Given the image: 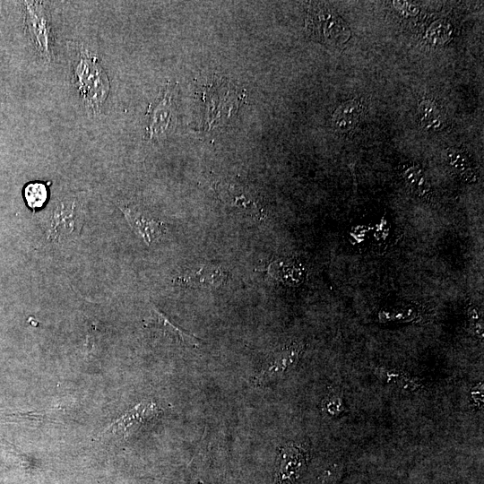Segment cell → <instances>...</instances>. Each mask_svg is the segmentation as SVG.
Wrapping results in <instances>:
<instances>
[{"mask_svg": "<svg viewBox=\"0 0 484 484\" xmlns=\"http://www.w3.org/2000/svg\"><path fill=\"white\" fill-rule=\"evenodd\" d=\"M48 195V187L42 182H31L23 188L24 200L32 211L41 208L47 202Z\"/></svg>", "mask_w": 484, "mask_h": 484, "instance_id": "cell-17", "label": "cell"}, {"mask_svg": "<svg viewBox=\"0 0 484 484\" xmlns=\"http://www.w3.org/2000/svg\"><path fill=\"white\" fill-rule=\"evenodd\" d=\"M307 30L316 40L327 44L343 45L350 37V30L341 17L322 5L309 8Z\"/></svg>", "mask_w": 484, "mask_h": 484, "instance_id": "cell-3", "label": "cell"}, {"mask_svg": "<svg viewBox=\"0 0 484 484\" xmlns=\"http://www.w3.org/2000/svg\"><path fill=\"white\" fill-rule=\"evenodd\" d=\"M174 91V87L168 84L160 98L148 109L145 133L148 140H159L169 131L175 112Z\"/></svg>", "mask_w": 484, "mask_h": 484, "instance_id": "cell-6", "label": "cell"}, {"mask_svg": "<svg viewBox=\"0 0 484 484\" xmlns=\"http://www.w3.org/2000/svg\"><path fill=\"white\" fill-rule=\"evenodd\" d=\"M449 165L453 170L466 181L475 180V171L469 157L462 151L450 150L447 153Z\"/></svg>", "mask_w": 484, "mask_h": 484, "instance_id": "cell-15", "label": "cell"}, {"mask_svg": "<svg viewBox=\"0 0 484 484\" xmlns=\"http://www.w3.org/2000/svg\"><path fill=\"white\" fill-rule=\"evenodd\" d=\"M307 451L301 445H286L281 449L278 470L279 484H290L307 463Z\"/></svg>", "mask_w": 484, "mask_h": 484, "instance_id": "cell-10", "label": "cell"}, {"mask_svg": "<svg viewBox=\"0 0 484 484\" xmlns=\"http://www.w3.org/2000/svg\"><path fill=\"white\" fill-rule=\"evenodd\" d=\"M82 204L76 198H65L53 203L45 220L48 238L55 242L78 233L83 220Z\"/></svg>", "mask_w": 484, "mask_h": 484, "instance_id": "cell-2", "label": "cell"}, {"mask_svg": "<svg viewBox=\"0 0 484 484\" xmlns=\"http://www.w3.org/2000/svg\"><path fill=\"white\" fill-rule=\"evenodd\" d=\"M362 108L356 100H348L342 103L333 115V125L341 132L347 133L352 130L359 123Z\"/></svg>", "mask_w": 484, "mask_h": 484, "instance_id": "cell-12", "label": "cell"}, {"mask_svg": "<svg viewBox=\"0 0 484 484\" xmlns=\"http://www.w3.org/2000/svg\"><path fill=\"white\" fill-rule=\"evenodd\" d=\"M402 178L411 192L420 197H428L431 186L423 172L418 166L410 165L403 168Z\"/></svg>", "mask_w": 484, "mask_h": 484, "instance_id": "cell-13", "label": "cell"}, {"mask_svg": "<svg viewBox=\"0 0 484 484\" xmlns=\"http://www.w3.org/2000/svg\"><path fill=\"white\" fill-rule=\"evenodd\" d=\"M71 83L89 115L100 112L110 90L108 74L98 53L83 42H67Z\"/></svg>", "mask_w": 484, "mask_h": 484, "instance_id": "cell-1", "label": "cell"}, {"mask_svg": "<svg viewBox=\"0 0 484 484\" xmlns=\"http://www.w3.org/2000/svg\"><path fill=\"white\" fill-rule=\"evenodd\" d=\"M419 117L421 125L429 131H437L445 124V115L433 101L426 99L419 106Z\"/></svg>", "mask_w": 484, "mask_h": 484, "instance_id": "cell-14", "label": "cell"}, {"mask_svg": "<svg viewBox=\"0 0 484 484\" xmlns=\"http://www.w3.org/2000/svg\"><path fill=\"white\" fill-rule=\"evenodd\" d=\"M25 22L39 57L46 64L53 57V35L48 12L42 2H25Z\"/></svg>", "mask_w": 484, "mask_h": 484, "instance_id": "cell-4", "label": "cell"}, {"mask_svg": "<svg viewBox=\"0 0 484 484\" xmlns=\"http://www.w3.org/2000/svg\"><path fill=\"white\" fill-rule=\"evenodd\" d=\"M429 41L435 44H444L451 36L450 24L439 21L431 25L427 33Z\"/></svg>", "mask_w": 484, "mask_h": 484, "instance_id": "cell-18", "label": "cell"}, {"mask_svg": "<svg viewBox=\"0 0 484 484\" xmlns=\"http://www.w3.org/2000/svg\"><path fill=\"white\" fill-rule=\"evenodd\" d=\"M160 410L153 402H141L117 419L107 431L122 433L124 436L134 433L142 426L153 419Z\"/></svg>", "mask_w": 484, "mask_h": 484, "instance_id": "cell-9", "label": "cell"}, {"mask_svg": "<svg viewBox=\"0 0 484 484\" xmlns=\"http://www.w3.org/2000/svg\"><path fill=\"white\" fill-rule=\"evenodd\" d=\"M132 230L148 246L158 239L164 231L163 222L148 212L128 205L119 206Z\"/></svg>", "mask_w": 484, "mask_h": 484, "instance_id": "cell-8", "label": "cell"}, {"mask_svg": "<svg viewBox=\"0 0 484 484\" xmlns=\"http://www.w3.org/2000/svg\"><path fill=\"white\" fill-rule=\"evenodd\" d=\"M378 376L387 384L395 385L396 387L406 391H414L421 385L417 378L404 373L378 368L376 370Z\"/></svg>", "mask_w": 484, "mask_h": 484, "instance_id": "cell-16", "label": "cell"}, {"mask_svg": "<svg viewBox=\"0 0 484 484\" xmlns=\"http://www.w3.org/2000/svg\"><path fill=\"white\" fill-rule=\"evenodd\" d=\"M229 279V272L221 266L201 264L186 269L178 274L175 281L183 287L218 289Z\"/></svg>", "mask_w": 484, "mask_h": 484, "instance_id": "cell-7", "label": "cell"}, {"mask_svg": "<svg viewBox=\"0 0 484 484\" xmlns=\"http://www.w3.org/2000/svg\"><path fill=\"white\" fill-rule=\"evenodd\" d=\"M146 326L164 336L179 341L183 345L189 347L200 346L199 339L175 325L154 305H151L150 316L146 320Z\"/></svg>", "mask_w": 484, "mask_h": 484, "instance_id": "cell-11", "label": "cell"}, {"mask_svg": "<svg viewBox=\"0 0 484 484\" xmlns=\"http://www.w3.org/2000/svg\"><path fill=\"white\" fill-rule=\"evenodd\" d=\"M304 350L303 344L292 342L274 351L255 376V385H263L282 377L298 364Z\"/></svg>", "mask_w": 484, "mask_h": 484, "instance_id": "cell-5", "label": "cell"}, {"mask_svg": "<svg viewBox=\"0 0 484 484\" xmlns=\"http://www.w3.org/2000/svg\"><path fill=\"white\" fill-rule=\"evenodd\" d=\"M324 409L329 414H339L343 411V403L337 395L328 396L324 402Z\"/></svg>", "mask_w": 484, "mask_h": 484, "instance_id": "cell-19", "label": "cell"}]
</instances>
